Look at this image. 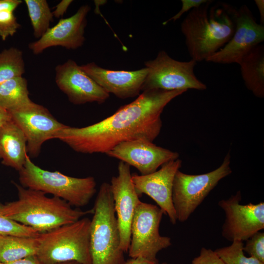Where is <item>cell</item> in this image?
Instances as JSON below:
<instances>
[{
  "mask_svg": "<svg viewBox=\"0 0 264 264\" xmlns=\"http://www.w3.org/2000/svg\"><path fill=\"white\" fill-rule=\"evenodd\" d=\"M185 90L142 91L132 102L113 114L88 126H66L57 132L58 139L74 151L83 154H106L119 144L139 139L152 142L159 135L161 114L166 106Z\"/></svg>",
  "mask_w": 264,
  "mask_h": 264,
  "instance_id": "1",
  "label": "cell"
},
{
  "mask_svg": "<svg viewBox=\"0 0 264 264\" xmlns=\"http://www.w3.org/2000/svg\"><path fill=\"white\" fill-rule=\"evenodd\" d=\"M237 8L225 2L207 1L194 8L181 23L191 59L206 61L231 39Z\"/></svg>",
  "mask_w": 264,
  "mask_h": 264,
  "instance_id": "2",
  "label": "cell"
},
{
  "mask_svg": "<svg viewBox=\"0 0 264 264\" xmlns=\"http://www.w3.org/2000/svg\"><path fill=\"white\" fill-rule=\"evenodd\" d=\"M18 199L0 203V216L31 227L40 233L73 223L93 209L86 211L73 209L59 198L48 197L43 192L22 187L14 183Z\"/></svg>",
  "mask_w": 264,
  "mask_h": 264,
  "instance_id": "3",
  "label": "cell"
},
{
  "mask_svg": "<svg viewBox=\"0 0 264 264\" xmlns=\"http://www.w3.org/2000/svg\"><path fill=\"white\" fill-rule=\"evenodd\" d=\"M93 209L90 230L91 264H125L110 183L101 184Z\"/></svg>",
  "mask_w": 264,
  "mask_h": 264,
  "instance_id": "4",
  "label": "cell"
},
{
  "mask_svg": "<svg viewBox=\"0 0 264 264\" xmlns=\"http://www.w3.org/2000/svg\"><path fill=\"white\" fill-rule=\"evenodd\" d=\"M91 220L82 218L39 236L36 256L44 264L75 261L91 264L90 250Z\"/></svg>",
  "mask_w": 264,
  "mask_h": 264,
  "instance_id": "5",
  "label": "cell"
},
{
  "mask_svg": "<svg viewBox=\"0 0 264 264\" xmlns=\"http://www.w3.org/2000/svg\"><path fill=\"white\" fill-rule=\"evenodd\" d=\"M19 173L22 187L50 194L72 206L87 205L96 192V182L93 176L74 177L57 171L45 170L35 165L28 155Z\"/></svg>",
  "mask_w": 264,
  "mask_h": 264,
  "instance_id": "6",
  "label": "cell"
},
{
  "mask_svg": "<svg viewBox=\"0 0 264 264\" xmlns=\"http://www.w3.org/2000/svg\"><path fill=\"white\" fill-rule=\"evenodd\" d=\"M230 157L229 151L220 167L205 174L189 175L177 171L172 190L177 220L186 221L219 182L231 174Z\"/></svg>",
  "mask_w": 264,
  "mask_h": 264,
  "instance_id": "7",
  "label": "cell"
},
{
  "mask_svg": "<svg viewBox=\"0 0 264 264\" xmlns=\"http://www.w3.org/2000/svg\"><path fill=\"white\" fill-rule=\"evenodd\" d=\"M164 214L158 206L140 202L135 209L131 228V241L128 251L131 258L157 260L161 250L169 247L171 239L159 233V226Z\"/></svg>",
  "mask_w": 264,
  "mask_h": 264,
  "instance_id": "8",
  "label": "cell"
},
{
  "mask_svg": "<svg viewBox=\"0 0 264 264\" xmlns=\"http://www.w3.org/2000/svg\"><path fill=\"white\" fill-rule=\"evenodd\" d=\"M145 64L148 73L141 91L151 89L203 90L207 88L196 76L194 70L197 62L192 59L177 61L161 50L154 59L147 61Z\"/></svg>",
  "mask_w": 264,
  "mask_h": 264,
  "instance_id": "9",
  "label": "cell"
},
{
  "mask_svg": "<svg viewBox=\"0 0 264 264\" xmlns=\"http://www.w3.org/2000/svg\"><path fill=\"white\" fill-rule=\"evenodd\" d=\"M9 112L12 121L24 134L29 156L37 157L44 143L55 139L57 132L66 126L55 119L46 108L32 101Z\"/></svg>",
  "mask_w": 264,
  "mask_h": 264,
  "instance_id": "10",
  "label": "cell"
},
{
  "mask_svg": "<svg viewBox=\"0 0 264 264\" xmlns=\"http://www.w3.org/2000/svg\"><path fill=\"white\" fill-rule=\"evenodd\" d=\"M241 199V193L238 191L218 202L225 215L221 234L231 242L246 241L264 228V202L242 204Z\"/></svg>",
  "mask_w": 264,
  "mask_h": 264,
  "instance_id": "11",
  "label": "cell"
},
{
  "mask_svg": "<svg viewBox=\"0 0 264 264\" xmlns=\"http://www.w3.org/2000/svg\"><path fill=\"white\" fill-rule=\"evenodd\" d=\"M264 41V25L257 22L247 6L242 5L236 10L235 28L231 39L206 61L220 64H238L246 54Z\"/></svg>",
  "mask_w": 264,
  "mask_h": 264,
  "instance_id": "12",
  "label": "cell"
},
{
  "mask_svg": "<svg viewBox=\"0 0 264 264\" xmlns=\"http://www.w3.org/2000/svg\"><path fill=\"white\" fill-rule=\"evenodd\" d=\"M110 184L120 233V248L124 252H128L132 218L141 201L132 180L130 166L120 161L118 175L111 177Z\"/></svg>",
  "mask_w": 264,
  "mask_h": 264,
  "instance_id": "13",
  "label": "cell"
},
{
  "mask_svg": "<svg viewBox=\"0 0 264 264\" xmlns=\"http://www.w3.org/2000/svg\"><path fill=\"white\" fill-rule=\"evenodd\" d=\"M181 164V160L177 158L165 163L159 170L150 174H132V180L138 196L145 194L151 198L173 224L177 221L172 201L173 182Z\"/></svg>",
  "mask_w": 264,
  "mask_h": 264,
  "instance_id": "14",
  "label": "cell"
},
{
  "mask_svg": "<svg viewBox=\"0 0 264 264\" xmlns=\"http://www.w3.org/2000/svg\"><path fill=\"white\" fill-rule=\"evenodd\" d=\"M137 169L141 175L157 171L162 165L179 158L178 153L139 139L122 142L106 154Z\"/></svg>",
  "mask_w": 264,
  "mask_h": 264,
  "instance_id": "15",
  "label": "cell"
},
{
  "mask_svg": "<svg viewBox=\"0 0 264 264\" xmlns=\"http://www.w3.org/2000/svg\"><path fill=\"white\" fill-rule=\"evenodd\" d=\"M55 82L75 105L102 104L110 94L88 76L73 60L69 59L55 67Z\"/></svg>",
  "mask_w": 264,
  "mask_h": 264,
  "instance_id": "16",
  "label": "cell"
},
{
  "mask_svg": "<svg viewBox=\"0 0 264 264\" xmlns=\"http://www.w3.org/2000/svg\"><path fill=\"white\" fill-rule=\"evenodd\" d=\"M90 9L89 5H84L72 16L60 19L40 39L30 43L29 49L33 54L38 55L53 46H62L67 49H76L81 47L85 40L86 17Z\"/></svg>",
  "mask_w": 264,
  "mask_h": 264,
  "instance_id": "17",
  "label": "cell"
},
{
  "mask_svg": "<svg viewBox=\"0 0 264 264\" xmlns=\"http://www.w3.org/2000/svg\"><path fill=\"white\" fill-rule=\"evenodd\" d=\"M80 67L106 92L121 99L138 96L148 73L146 67L134 71L113 70L93 62Z\"/></svg>",
  "mask_w": 264,
  "mask_h": 264,
  "instance_id": "18",
  "label": "cell"
},
{
  "mask_svg": "<svg viewBox=\"0 0 264 264\" xmlns=\"http://www.w3.org/2000/svg\"><path fill=\"white\" fill-rule=\"evenodd\" d=\"M26 146L24 133L12 119L0 127V158L2 164L21 171L28 155Z\"/></svg>",
  "mask_w": 264,
  "mask_h": 264,
  "instance_id": "19",
  "label": "cell"
},
{
  "mask_svg": "<svg viewBox=\"0 0 264 264\" xmlns=\"http://www.w3.org/2000/svg\"><path fill=\"white\" fill-rule=\"evenodd\" d=\"M248 89L256 97H264V46L259 44L246 54L238 64Z\"/></svg>",
  "mask_w": 264,
  "mask_h": 264,
  "instance_id": "20",
  "label": "cell"
},
{
  "mask_svg": "<svg viewBox=\"0 0 264 264\" xmlns=\"http://www.w3.org/2000/svg\"><path fill=\"white\" fill-rule=\"evenodd\" d=\"M38 237L0 236V261L7 264L36 255L39 244Z\"/></svg>",
  "mask_w": 264,
  "mask_h": 264,
  "instance_id": "21",
  "label": "cell"
},
{
  "mask_svg": "<svg viewBox=\"0 0 264 264\" xmlns=\"http://www.w3.org/2000/svg\"><path fill=\"white\" fill-rule=\"evenodd\" d=\"M31 101L27 80L22 76L7 80L0 85V106L10 111Z\"/></svg>",
  "mask_w": 264,
  "mask_h": 264,
  "instance_id": "22",
  "label": "cell"
},
{
  "mask_svg": "<svg viewBox=\"0 0 264 264\" xmlns=\"http://www.w3.org/2000/svg\"><path fill=\"white\" fill-rule=\"evenodd\" d=\"M36 38L40 39L50 28L54 16L46 0H25Z\"/></svg>",
  "mask_w": 264,
  "mask_h": 264,
  "instance_id": "23",
  "label": "cell"
},
{
  "mask_svg": "<svg viewBox=\"0 0 264 264\" xmlns=\"http://www.w3.org/2000/svg\"><path fill=\"white\" fill-rule=\"evenodd\" d=\"M25 72L22 52L11 47L0 52V85L10 79L22 76Z\"/></svg>",
  "mask_w": 264,
  "mask_h": 264,
  "instance_id": "24",
  "label": "cell"
},
{
  "mask_svg": "<svg viewBox=\"0 0 264 264\" xmlns=\"http://www.w3.org/2000/svg\"><path fill=\"white\" fill-rule=\"evenodd\" d=\"M243 245V242L235 241L230 245L218 248L215 251L225 264H264L253 257L245 256Z\"/></svg>",
  "mask_w": 264,
  "mask_h": 264,
  "instance_id": "25",
  "label": "cell"
},
{
  "mask_svg": "<svg viewBox=\"0 0 264 264\" xmlns=\"http://www.w3.org/2000/svg\"><path fill=\"white\" fill-rule=\"evenodd\" d=\"M40 234L31 227L0 216V236L37 237Z\"/></svg>",
  "mask_w": 264,
  "mask_h": 264,
  "instance_id": "26",
  "label": "cell"
},
{
  "mask_svg": "<svg viewBox=\"0 0 264 264\" xmlns=\"http://www.w3.org/2000/svg\"><path fill=\"white\" fill-rule=\"evenodd\" d=\"M245 241L243 252L264 263V233L259 231Z\"/></svg>",
  "mask_w": 264,
  "mask_h": 264,
  "instance_id": "27",
  "label": "cell"
},
{
  "mask_svg": "<svg viewBox=\"0 0 264 264\" xmlns=\"http://www.w3.org/2000/svg\"><path fill=\"white\" fill-rule=\"evenodd\" d=\"M21 26L14 12H0V37L2 41L13 36Z\"/></svg>",
  "mask_w": 264,
  "mask_h": 264,
  "instance_id": "28",
  "label": "cell"
},
{
  "mask_svg": "<svg viewBox=\"0 0 264 264\" xmlns=\"http://www.w3.org/2000/svg\"><path fill=\"white\" fill-rule=\"evenodd\" d=\"M191 264H225L215 250L202 247L199 255L194 258Z\"/></svg>",
  "mask_w": 264,
  "mask_h": 264,
  "instance_id": "29",
  "label": "cell"
},
{
  "mask_svg": "<svg viewBox=\"0 0 264 264\" xmlns=\"http://www.w3.org/2000/svg\"><path fill=\"white\" fill-rule=\"evenodd\" d=\"M207 0H181L182 6L179 11L173 17L164 22L163 24L165 25L169 22L172 20L174 21L177 20L179 19L184 13L189 11H190L193 9L200 6L206 2Z\"/></svg>",
  "mask_w": 264,
  "mask_h": 264,
  "instance_id": "30",
  "label": "cell"
},
{
  "mask_svg": "<svg viewBox=\"0 0 264 264\" xmlns=\"http://www.w3.org/2000/svg\"><path fill=\"white\" fill-rule=\"evenodd\" d=\"M22 3V1L21 0H0V12H14Z\"/></svg>",
  "mask_w": 264,
  "mask_h": 264,
  "instance_id": "31",
  "label": "cell"
},
{
  "mask_svg": "<svg viewBox=\"0 0 264 264\" xmlns=\"http://www.w3.org/2000/svg\"><path fill=\"white\" fill-rule=\"evenodd\" d=\"M72 2L71 0H63L60 2L55 6V10L52 12L53 16L57 18L62 17Z\"/></svg>",
  "mask_w": 264,
  "mask_h": 264,
  "instance_id": "32",
  "label": "cell"
},
{
  "mask_svg": "<svg viewBox=\"0 0 264 264\" xmlns=\"http://www.w3.org/2000/svg\"><path fill=\"white\" fill-rule=\"evenodd\" d=\"M7 264H44L36 255L28 256Z\"/></svg>",
  "mask_w": 264,
  "mask_h": 264,
  "instance_id": "33",
  "label": "cell"
},
{
  "mask_svg": "<svg viewBox=\"0 0 264 264\" xmlns=\"http://www.w3.org/2000/svg\"><path fill=\"white\" fill-rule=\"evenodd\" d=\"M125 264H159L157 260L152 261L142 258H131L126 261Z\"/></svg>",
  "mask_w": 264,
  "mask_h": 264,
  "instance_id": "34",
  "label": "cell"
},
{
  "mask_svg": "<svg viewBox=\"0 0 264 264\" xmlns=\"http://www.w3.org/2000/svg\"><path fill=\"white\" fill-rule=\"evenodd\" d=\"M11 120V117L10 112L0 106V127Z\"/></svg>",
  "mask_w": 264,
  "mask_h": 264,
  "instance_id": "35",
  "label": "cell"
},
{
  "mask_svg": "<svg viewBox=\"0 0 264 264\" xmlns=\"http://www.w3.org/2000/svg\"><path fill=\"white\" fill-rule=\"evenodd\" d=\"M255 3L260 13V23L263 25H264V0H255Z\"/></svg>",
  "mask_w": 264,
  "mask_h": 264,
  "instance_id": "36",
  "label": "cell"
},
{
  "mask_svg": "<svg viewBox=\"0 0 264 264\" xmlns=\"http://www.w3.org/2000/svg\"><path fill=\"white\" fill-rule=\"evenodd\" d=\"M58 264H81L75 261H70V262L62 263H60Z\"/></svg>",
  "mask_w": 264,
  "mask_h": 264,
  "instance_id": "37",
  "label": "cell"
},
{
  "mask_svg": "<svg viewBox=\"0 0 264 264\" xmlns=\"http://www.w3.org/2000/svg\"><path fill=\"white\" fill-rule=\"evenodd\" d=\"M161 264H170L167 263L166 262H163V263H161Z\"/></svg>",
  "mask_w": 264,
  "mask_h": 264,
  "instance_id": "38",
  "label": "cell"
},
{
  "mask_svg": "<svg viewBox=\"0 0 264 264\" xmlns=\"http://www.w3.org/2000/svg\"><path fill=\"white\" fill-rule=\"evenodd\" d=\"M0 264H4V263H3L2 262H1L0 261Z\"/></svg>",
  "mask_w": 264,
  "mask_h": 264,
  "instance_id": "39",
  "label": "cell"
}]
</instances>
